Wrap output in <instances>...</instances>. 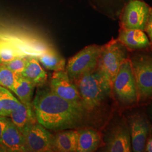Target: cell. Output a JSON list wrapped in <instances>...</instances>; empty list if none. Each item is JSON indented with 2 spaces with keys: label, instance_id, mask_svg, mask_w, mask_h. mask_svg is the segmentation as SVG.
Instances as JSON below:
<instances>
[{
  "label": "cell",
  "instance_id": "cell-1",
  "mask_svg": "<svg viewBox=\"0 0 152 152\" xmlns=\"http://www.w3.org/2000/svg\"><path fill=\"white\" fill-rule=\"evenodd\" d=\"M32 105L37 121L50 130L75 127L89 115L82 102L63 99L53 92L50 88L38 90Z\"/></svg>",
  "mask_w": 152,
  "mask_h": 152
},
{
  "label": "cell",
  "instance_id": "cell-2",
  "mask_svg": "<svg viewBox=\"0 0 152 152\" xmlns=\"http://www.w3.org/2000/svg\"><path fill=\"white\" fill-rule=\"evenodd\" d=\"M73 82L78 88L82 104L89 114L100 107L112 94L111 85L97 68L83 74Z\"/></svg>",
  "mask_w": 152,
  "mask_h": 152
},
{
  "label": "cell",
  "instance_id": "cell-3",
  "mask_svg": "<svg viewBox=\"0 0 152 152\" xmlns=\"http://www.w3.org/2000/svg\"><path fill=\"white\" fill-rule=\"evenodd\" d=\"M112 92L117 103L123 108H129L139 103L136 82L130 59L126 58L113 82Z\"/></svg>",
  "mask_w": 152,
  "mask_h": 152
},
{
  "label": "cell",
  "instance_id": "cell-4",
  "mask_svg": "<svg viewBox=\"0 0 152 152\" xmlns=\"http://www.w3.org/2000/svg\"><path fill=\"white\" fill-rule=\"evenodd\" d=\"M127 51L117 39L112 38L107 44L102 46L97 69L112 87L122 61L128 58Z\"/></svg>",
  "mask_w": 152,
  "mask_h": 152
},
{
  "label": "cell",
  "instance_id": "cell-5",
  "mask_svg": "<svg viewBox=\"0 0 152 152\" xmlns=\"http://www.w3.org/2000/svg\"><path fill=\"white\" fill-rule=\"evenodd\" d=\"M139 102L152 99V55L137 54L131 58Z\"/></svg>",
  "mask_w": 152,
  "mask_h": 152
},
{
  "label": "cell",
  "instance_id": "cell-6",
  "mask_svg": "<svg viewBox=\"0 0 152 152\" xmlns=\"http://www.w3.org/2000/svg\"><path fill=\"white\" fill-rule=\"evenodd\" d=\"M101 48L96 45L87 46L69 59L65 70L72 81L97 68Z\"/></svg>",
  "mask_w": 152,
  "mask_h": 152
},
{
  "label": "cell",
  "instance_id": "cell-7",
  "mask_svg": "<svg viewBox=\"0 0 152 152\" xmlns=\"http://www.w3.org/2000/svg\"><path fill=\"white\" fill-rule=\"evenodd\" d=\"M151 7L141 0H130L120 15V27L144 31Z\"/></svg>",
  "mask_w": 152,
  "mask_h": 152
},
{
  "label": "cell",
  "instance_id": "cell-8",
  "mask_svg": "<svg viewBox=\"0 0 152 152\" xmlns=\"http://www.w3.org/2000/svg\"><path fill=\"white\" fill-rule=\"evenodd\" d=\"M22 133L28 152H53V135L38 121L29 125Z\"/></svg>",
  "mask_w": 152,
  "mask_h": 152
},
{
  "label": "cell",
  "instance_id": "cell-9",
  "mask_svg": "<svg viewBox=\"0 0 152 152\" xmlns=\"http://www.w3.org/2000/svg\"><path fill=\"white\" fill-rule=\"evenodd\" d=\"M105 151L132 152L129 125L125 120H120L109 131L105 139Z\"/></svg>",
  "mask_w": 152,
  "mask_h": 152
},
{
  "label": "cell",
  "instance_id": "cell-10",
  "mask_svg": "<svg viewBox=\"0 0 152 152\" xmlns=\"http://www.w3.org/2000/svg\"><path fill=\"white\" fill-rule=\"evenodd\" d=\"M127 124L130 134L132 151L144 152L151 129L149 121L143 114L136 113L129 116Z\"/></svg>",
  "mask_w": 152,
  "mask_h": 152
},
{
  "label": "cell",
  "instance_id": "cell-11",
  "mask_svg": "<svg viewBox=\"0 0 152 152\" xmlns=\"http://www.w3.org/2000/svg\"><path fill=\"white\" fill-rule=\"evenodd\" d=\"M50 88L53 92L63 99L72 102H82L78 88L71 80L65 69L54 72Z\"/></svg>",
  "mask_w": 152,
  "mask_h": 152
},
{
  "label": "cell",
  "instance_id": "cell-12",
  "mask_svg": "<svg viewBox=\"0 0 152 152\" xmlns=\"http://www.w3.org/2000/svg\"><path fill=\"white\" fill-rule=\"evenodd\" d=\"M0 144L7 152H28L23 135L10 119L2 132Z\"/></svg>",
  "mask_w": 152,
  "mask_h": 152
},
{
  "label": "cell",
  "instance_id": "cell-13",
  "mask_svg": "<svg viewBox=\"0 0 152 152\" xmlns=\"http://www.w3.org/2000/svg\"><path fill=\"white\" fill-rule=\"evenodd\" d=\"M128 50H136L148 48L151 43L144 31L120 27L117 38Z\"/></svg>",
  "mask_w": 152,
  "mask_h": 152
},
{
  "label": "cell",
  "instance_id": "cell-14",
  "mask_svg": "<svg viewBox=\"0 0 152 152\" xmlns=\"http://www.w3.org/2000/svg\"><path fill=\"white\" fill-rule=\"evenodd\" d=\"M10 117L11 121L21 132L29 125L37 121L32 103L24 104L20 102L16 108L12 110Z\"/></svg>",
  "mask_w": 152,
  "mask_h": 152
},
{
  "label": "cell",
  "instance_id": "cell-15",
  "mask_svg": "<svg viewBox=\"0 0 152 152\" xmlns=\"http://www.w3.org/2000/svg\"><path fill=\"white\" fill-rule=\"evenodd\" d=\"M78 130L64 131L53 138V152H77Z\"/></svg>",
  "mask_w": 152,
  "mask_h": 152
},
{
  "label": "cell",
  "instance_id": "cell-16",
  "mask_svg": "<svg viewBox=\"0 0 152 152\" xmlns=\"http://www.w3.org/2000/svg\"><path fill=\"white\" fill-rule=\"evenodd\" d=\"M102 142V135L98 131L87 129L78 130L77 152L96 151Z\"/></svg>",
  "mask_w": 152,
  "mask_h": 152
},
{
  "label": "cell",
  "instance_id": "cell-17",
  "mask_svg": "<svg viewBox=\"0 0 152 152\" xmlns=\"http://www.w3.org/2000/svg\"><path fill=\"white\" fill-rule=\"evenodd\" d=\"M21 75L31 82L35 86L43 85L48 78L46 72L41 66L38 59L34 56L28 57L27 65Z\"/></svg>",
  "mask_w": 152,
  "mask_h": 152
},
{
  "label": "cell",
  "instance_id": "cell-18",
  "mask_svg": "<svg viewBox=\"0 0 152 152\" xmlns=\"http://www.w3.org/2000/svg\"><path fill=\"white\" fill-rule=\"evenodd\" d=\"M37 59L44 68L48 70L55 71L65 69V60L55 50L49 49L41 54Z\"/></svg>",
  "mask_w": 152,
  "mask_h": 152
},
{
  "label": "cell",
  "instance_id": "cell-19",
  "mask_svg": "<svg viewBox=\"0 0 152 152\" xmlns=\"http://www.w3.org/2000/svg\"><path fill=\"white\" fill-rule=\"evenodd\" d=\"M35 87V85L31 82L22 76L21 74H18L15 85L12 91L18 96L20 102L24 104H32Z\"/></svg>",
  "mask_w": 152,
  "mask_h": 152
},
{
  "label": "cell",
  "instance_id": "cell-20",
  "mask_svg": "<svg viewBox=\"0 0 152 152\" xmlns=\"http://www.w3.org/2000/svg\"><path fill=\"white\" fill-rule=\"evenodd\" d=\"M0 100L6 117H10L11 112L20 103L15 98L9 89L0 86Z\"/></svg>",
  "mask_w": 152,
  "mask_h": 152
},
{
  "label": "cell",
  "instance_id": "cell-21",
  "mask_svg": "<svg viewBox=\"0 0 152 152\" xmlns=\"http://www.w3.org/2000/svg\"><path fill=\"white\" fill-rule=\"evenodd\" d=\"M24 56L25 54L14 45L0 41V63L9 62L17 58Z\"/></svg>",
  "mask_w": 152,
  "mask_h": 152
},
{
  "label": "cell",
  "instance_id": "cell-22",
  "mask_svg": "<svg viewBox=\"0 0 152 152\" xmlns=\"http://www.w3.org/2000/svg\"><path fill=\"white\" fill-rule=\"evenodd\" d=\"M18 75L0 63V86L12 91L16 83Z\"/></svg>",
  "mask_w": 152,
  "mask_h": 152
},
{
  "label": "cell",
  "instance_id": "cell-23",
  "mask_svg": "<svg viewBox=\"0 0 152 152\" xmlns=\"http://www.w3.org/2000/svg\"><path fill=\"white\" fill-rule=\"evenodd\" d=\"M27 61L28 58L24 56L17 58L10 61L4 63L3 64L15 73L21 74L27 65Z\"/></svg>",
  "mask_w": 152,
  "mask_h": 152
},
{
  "label": "cell",
  "instance_id": "cell-24",
  "mask_svg": "<svg viewBox=\"0 0 152 152\" xmlns=\"http://www.w3.org/2000/svg\"><path fill=\"white\" fill-rule=\"evenodd\" d=\"M144 31L146 32L149 38L151 46L152 47V7H151L150 9L149 14L145 27L144 29Z\"/></svg>",
  "mask_w": 152,
  "mask_h": 152
},
{
  "label": "cell",
  "instance_id": "cell-25",
  "mask_svg": "<svg viewBox=\"0 0 152 152\" xmlns=\"http://www.w3.org/2000/svg\"><path fill=\"white\" fill-rule=\"evenodd\" d=\"M8 119L9 118H7V117L0 115V139L2 136V132L4 130V128L7 124Z\"/></svg>",
  "mask_w": 152,
  "mask_h": 152
},
{
  "label": "cell",
  "instance_id": "cell-26",
  "mask_svg": "<svg viewBox=\"0 0 152 152\" xmlns=\"http://www.w3.org/2000/svg\"><path fill=\"white\" fill-rule=\"evenodd\" d=\"M144 151L145 152H152V138L148 140V141H147Z\"/></svg>",
  "mask_w": 152,
  "mask_h": 152
},
{
  "label": "cell",
  "instance_id": "cell-27",
  "mask_svg": "<svg viewBox=\"0 0 152 152\" xmlns=\"http://www.w3.org/2000/svg\"><path fill=\"white\" fill-rule=\"evenodd\" d=\"M0 115H2V116H5V112L3 110V108L2 107V105L1 103V100H0Z\"/></svg>",
  "mask_w": 152,
  "mask_h": 152
},
{
  "label": "cell",
  "instance_id": "cell-28",
  "mask_svg": "<svg viewBox=\"0 0 152 152\" xmlns=\"http://www.w3.org/2000/svg\"><path fill=\"white\" fill-rule=\"evenodd\" d=\"M7 152L6 150L5 149V148L2 147L1 144H0V152Z\"/></svg>",
  "mask_w": 152,
  "mask_h": 152
}]
</instances>
